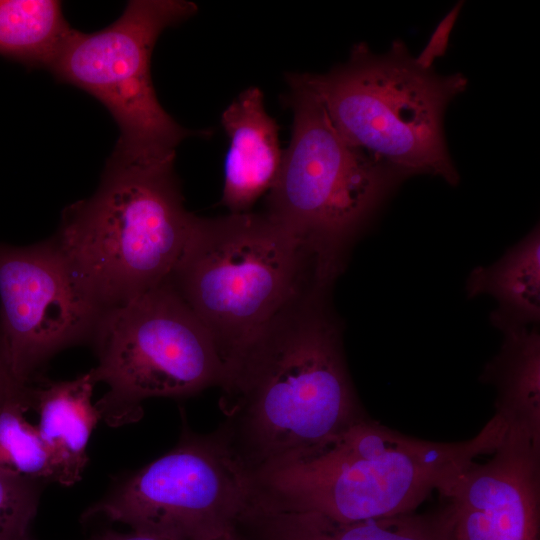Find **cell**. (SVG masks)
Instances as JSON below:
<instances>
[{
  "label": "cell",
  "mask_w": 540,
  "mask_h": 540,
  "mask_svg": "<svg viewBox=\"0 0 540 540\" xmlns=\"http://www.w3.org/2000/svg\"><path fill=\"white\" fill-rule=\"evenodd\" d=\"M332 288L312 282L225 368L218 429L251 472L369 416L348 370Z\"/></svg>",
  "instance_id": "obj_1"
},
{
  "label": "cell",
  "mask_w": 540,
  "mask_h": 540,
  "mask_svg": "<svg viewBox=\"0 0 540 540\" xmlns=\"http://www.w3.org/2000/svg\"><path fill=\"white\" fill-rule=\"evenodd\" d=\"M95 384L91 369L73 380L32 385L31 407L38 413L37 428L58 463L64 486L81 479L88 462V441L102 420L92 403Z\"/></svg>",
  "instance_id": "obj_15"
},
{
  "label": "cell",
  "mask_w": 540,
  "mask_h": 540,
  "mask_svg": "<svg viewBox=\"0 0 540 540\" xmlns=\"http://www.w3.org/2000/svg\"><path fill=\"white\" fill-rule=\"evenodd\" d=\"M93 343L94 379L108 386L95 404L113 427L140 420L145 399L192 395L225 376L211 334L168 280L105 312Z\"/></svg>",
  "instance_id": "obj_7"
},
{
  "label": "cell",
  "mask_w": 540,
  "mask_h": 540,
  "mask_svg": "<svg viewBox=\"0 0 540 540\" xmlns=\"http://www.w3.org/2000/svg\"><path fill=\"white\" fill-rule=\"evenodd\" d=\"M318 281L300 242L266 213L201 218L168 282L211 334L226 368L288 301Z\"/></svg>",
  "instance_id": "obj_6"
},
{
  "label": "cell",
  "mask_w": 540,
  "mask_h": 540,
  "mask_svg": "<svg viewBox=\"0 0 540 540\" xmlns=\"http://www.w3.org/2000/svg\"><path fill=\"white\" fill-rule=\"evenodd\" d=\"M300 76L353 147L405 178L430 174L458 184L443 118L449 102L467 87L464 75L420 68L398 39L384 54L358 43L348 61L327 74Z\"/></svg>",
  "instance_id": "obj_5"
},
{
  "label": "cell",
  "mask_w": 540,
  "mask_h": 540,
  "mask_svg": "<svg viewBox=\"0 0 540 540\" xmlns=\"http://www.w3.org/2000/svg\"><path fill=\"white\" fill-rule=\"evenodd\" d=\"M491 320L504 336L482 374L496 389L495 415L506 434L540 442V334L498 316Z\"/></svg>",
  "instance_id": "obj_14"
},
{
  "label": "cell",
  "mask_w": 540,
  "mask_h": 540,
  "mask_svg": "<svg viewBox=\"0 0 540 540\" xmlns=\"http://www.w3.org/2000/svg\"><path fill=\"white\" fill-rule=\"evenodd\" d=\"M91 540H173L171 538L141 530H132L129 533L107 531Z\"/></svg>",
  "instance_id": "obj_22"
},
{
  "label": "cell",
  "mask_w": 540,
  "mask_h": 540,
  "mask_svg": "<svg viewBox=\"0 0 540 540\" xmlns=\"http://www.w3.org/2000/svg\"><path fill=\"white\" fill-rule=\"evenodd\" d=\"M174 159L112 153L94 194L63 210L53 238L104 312L165 283L190 238Z\"/></svg>",
  "instance_id": "obj_3"
},
{
  "label": "cell",
  "mask_w": 540,
  "mask_h": 540,
  "mask_svg": "<svg viewBox=\"0 0 540 540\" xmlns=\"http://www.w3.org/2000/svg\"><path fill=\"white\" fill-rule=\"evenodd\" d=\"M229 138L222 204L243 213L273 187L282 161L278 126L264 107L257 87L242 92L223 112Z\"/></svg>",
  "instance_id": "obj_13"
},
{
  "label": "cell",
  "mask_w": 540,
  "mask_h": 540,
  "mask_svg": "<svg viewBox=\"0 0 540 540\" xmlns=\"http://www.w3.org/2000/svg\"><path fill=\"white\" fill-rule=\"evenodd\" d=\"M213 540H244L235 530Z\"/></svg>",
  "instance_id": "obj_23"
},
{
  "label": "cell",
  "mask_w": 540,
  "mask_h": 540,
  "mask_svg": "<svg viewBox=\"0 0 540 540\" xmlns=\"http://www.w3.org/2000/svg\"><path fill=\"white\" fill-rule=\"evenodd\" d=\"M504 432L494 415L472 439L437 442L404 435L367 416L328 441L253 470L252 504L345 522L414 512L479 455L493 453Z\"/></svg>",
  "instance_id": "obj_2"
},
{
  "label": "cell",
  "mask_w": 540,
  "mask_h": 540,
  "mask_svg": "<svg viewBox=\"0 0 540 540\" xmlns=\"http://www.w3.org/2000/svg\"><path fill=\"white\" fill-rule=\"evenodd\" d=\"M464 1L457 2L438 23L430 39L420 54L414 58L415 63L424 70L433 69L436 58L445 55L451 31L463 7Z\"/></svg>",
  "instance_id": "obj_20"
},
{
  "label": "cell",
  "mask_w": 540,
  "mask_h": 540,
  "mask_svg": "<svg viewBox=\"0 0 540 540\" xmlns=\"http://www.w3.org/2000/svg\"><path fill=\"white\" fill-rule=\"evenodd\" d=\"M197 6L183 0H132L113 23L92 33L73 30L49 69L61 83L97 99L114 118L113 153L132 159L175 155L191 135L161 106L151 77L160 34L190 18Z\"/></svg>",
  "instance_id": "obj_8"
},
{
  "label": "cell",
  "mask_w": 540,
  "mask_h": 540,
  "mask_svg": "<svg viewBox=\"0 0 540 540\" xmlns=\"http://www.w3.org/2000/svg\"><path fill=\"white\" fill-rule=\"evenodd\" d=\"M253 497L251 471L223 433L193 432L184 424L178 444L89 507L132 530L173 540H213L235 530Z\"/></svg>",
  "instance_id": "obj_9"
},
{
  "label": "cell",
  "mask_w": 540,
  "mask_h": 540,
  "mask_svg": "<svg viewBox=\"0 0 540 540\" xmlns=\"http://www.w3.org/2000/svg\"><path fill=\"white\" fill-rule=\"evenodd\" d=\"M54 238L0 244V352L13 378L31 386L56 353L93 341L104 315Z\"/></svg>",
  "instance_id": "obj_10"
},
{
  "label": "cell",
  "mask_w": 540,
  "mask_h": 540,
  "mask_svg": "<svg viewBox=\"0 0 540 540\" xmlns=\"http://www.w3.org/2000/svg\"><path fill=\"white\" fill-rule=\"evenodd\" d=\"M30 386L0 410V470L35 481L60 484L58 463L36 425L25 413L32 406Z\"/></svg>",
  "instance_id": "obj_18"
},
{
  "label": "cell",
  "mask_w": 540,
  "mask_h": 540,
  "mask_svg": "<svg viewBox=\"0 0 540 540\" xmlns=\"http://www.w3.org/2000/svg\"><path fill=\"white\" fill-rule=\"evenodd\" d=\"M469 297L488 294L499 306L492 315L520 325L540 319V230L537 225L500 259L471 271L466 281Z\"/></svg>",
  "instance_id": "obj_16"
},
{
  "label": "cell",
  "mask_w": 540,
  "mask_h": 540,
  "mask_svg": "<svg viewBox=\"0 0 540 540\" xmlns=\"http://www.w3.org/2000/svg\"><path fill=\"white\" fill-rule=\"evenodd\" d=\"M29 387L19 384L13 378L0 352V410L10 399L26 391Z\"/></svg>",
  "instance_id": "obj_21"
},
{
  "label": "cell",
  "mask_w": 540,
  "mask_h": 540,
  "mask_svg": "<svg viewBox=\"0 0 540 540\" xmlns=\"http://www.w3.org/2000/svg\"><path fill=\"white\" fill-rule=\"evenodd\" d=\"M235 531L244 540H451V520L447 504L425 514L350 522L316 512L250 506Z\"/></svg>",
  "instance_id": "obj_12"
},
{
  "label": "cell",
  "mask_w": 540,
  "mask_h": 540,
  "mask_svg": "<svg viewBox=\"0 0 540 540\" xmlns=\"http://www.w3.org/2000/svg\"><path fill=\"white\" fill-rule=\"evenodd\" d=\"M439 493L451 540H540V442L504 434L487 462L473 461Z\"/></svg>",
  "instance_id": "obj_11"
},
{
  "label": "cell",
  "mask_w": 540,
  "mask_h": 540,
  "mask_svg": "<svg viewBox=\"0 0 540 540\" xmlns=\"http://www.w3.org/2000/svg\"><path fill=\"white\" fill-rule=\"evenodd\" d=\"M287 81L292 138L266 214L311 255L317 279L334 285L360 232L406 178L349 144L300 74Z\"/></svg>",
  "instance_id": "obj_4"
},
{
  "label": "cell",
  "mask_w": 540,
  "mask_h": 540,
  "mask_svg": "<svg viewBox=\"0 0 540 540\" xmlns=\"http://www.w3.org/2000/svg\"><path fill=\"white\" fill-rule=\"evenodd\" d=\"M39 482L0 470V540H32Z\"/></svg>",
  "instance_id": "obj_19"
},
{
  "label": "cell",
  "mask_w": 540,
  "mask_h": 540,
  "mask_svg": "<svg viewBox=\"0 0 540 540\" xmlns=\"http://www.w3.org/2000/svg\"><path fill=\"white\" fill-rule=\"evenodd\" d=\"M72 28L56 0H0V56L49 70Z\"/></svg>",
  "instance_id": "obj_17"
}]
</instances>
